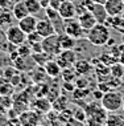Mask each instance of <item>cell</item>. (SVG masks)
<instances>
[{
  "mask_svg": "<svg viewBox=\"0 0 124 126\" xmlns=\"http://www.w3.org/2000/svg\"><path fill=\"white\" fill-rule=\"evenodd\" d=\"M111 37L110 33V28L106 24L102 23H96L91 29L87 31L86 33V39L89 40V43H91L95 47H103L106 45L108 39Z\"/></svg>",
  "mask_w": 124,
  "mask_h": 126,
  "instance_id": "obj_1",
  "label": "cell"
},
{
  "mask_svg": "<svg viewBox=\"0 0 124 126\" xmlns=\"http://www.w3.org/2000/svg\"><path fill=\"white\" fill-rule=\"evenodd\" d=\"M123 102L124 98L122 93H119L116 89H111L103 94L102 100H100V105L107 111H118L123 108Z\"/></svg>",
  "mask_w": 124,
  "mask_h": 126,
  "instance_id": "obj_2",
  "label": "cell"
},
{
  "mask_svg": "<svg viewBox=\"0 0 124 126\" xmlns=\"http://www.w3.org/2000/svg\"><path fill=\"white\" fill-rule=\"evenodd\" d=\"M41 44H42L44 52H46L48 54H50V56H53V57L58 56L62 50L61 44H59V35L58 33H53V35H50V36L44 37Z\"/></svg>",
  "mask_w": 124,
  "mask_h": 126,
  "instance_id": "obj_3",
  "label": "cell"
},
{
  "mask_svg": "<svg viewBox=\"0 0 124 126\" xmlns=\"http://www.w3.org/2000/svg\"><path fill=\"white\" fill-rule=\"evenodd\" d=\"M63 28H65V33L73 36L74 39H81V37L86 36V31L81 27L78 19L77 17H70V19H63Z\"/></svg>",
  "mask_w": 124,
  "mask_h": 126,
  "instance_id": "obj_4",
  "label": "cell"
},
{
  "mask_svg": "<svg viewBox=\"0 0 124 126\" xmlns=\"http://www.w3.org/2000/svg\"><path fill=\"white\" fill-rule=\"evenodd\" d=\"M5 37L8 43H12L17 47L26 41V33L19 25H9L5 31Z\"/></svg>",
  "mask_w": 124,
  "mask_h": 126,
  "instance_id": "obj_5",
  "label": "cell"
},
{
  "mask_svg": "<svg viewBox=\"0 0 124 126\" xmlns=\"http://www.w3.org/2000/svg\"><path fill=\"white\" fill-rule=\"evenodd\" d=\"M56 61L58 63V65L62 68H69L73 66L74 63L77 61V53L74 49H62L61 53L58 56H56Z\"/></svg>",
  "mask_w": 124,
  "mask_h": 126,
  "instance_id": "obj_6",
  "label": "cell"
},
{
  "mask_svg": "<svg viewBox=\"0 0 124 126\" xmlns=\"http://www.w3.org/2000/svg\"><path fill=\"white\" fill-rule=\"evenodd\" d=\"M89 11H91V13L94 15V17L96 19V21H98V23L106 24L107 19H108V13H107L104 3H95V1H94L92 4L89 7Z\"/></svg>",
  "mask_w": 124,
  "mask_h": 126,
  "instance_id": "obj_7",
  "label": "cell"
},
{
  "mask_svg": "<svg viewBox=\"0 0 124 126\" xmlns=\"http://www.w3.org/2000/svg\"><path fill=\"white\" fill-rule=\"evenodd\" d=\"M58 12H59V15H61L62 19L75 17L77 11H75L74 1H70V0H62V3L58 7Z\"/></svg>",
  "mask_w": 124,
  "mask_h": 126,
  "instance_id": "obj_8",
  "label": "cell"
},
{
  "mask_svg": "<svg viewBox=\"0 0 124 126\" xmlns=\"http://www.w3.org/2000/svg\"><path fill=\"white\" fill-rule=\"evenodd\" d=\"M20 125H37L40 122L38 111L36 110H24L19 114Z\"/></svg>",
  "mask_w": 124,
  "mask_h": 126,
  "instance_id": "obj_9",
  "label": "cell"
},
{
  "mask_svg": "<svg viewBox=\"0 0 124 126\" xmlns=\"http://www.w3.org/2000/svg\"><path fill=\"white\" fill-rule=\"evenodd\" d=\"M37 21H38V19L34 15H26L25 17H23V19H20L19 20V27L21 28L24 32L28 35V33H31L33 32V31H36V25H37Z\"/></svg>",
  "mask_w": 124,
  "mask_h": 126,
  "instance_id": "obj_10",
  "label": "cell"
},
{
  "mask_svg": "<svg viewBox=\"0 0 124 126\" xmlns=\"http://www.w3.org/2000/svg\"><path fill=\"white\" fill-rule=\"evenodd\" d=\"M36 31H37L42 37H46V36H50V35H53V33H56L54 25H53V23L50 21L48 17L38 20L37 25H36Z\"/></svg>",
  "mask_w": 124,
  "mask_h": 126,
  "instance_id": "obj_11",
  "label": "cell"
},
{
  "mask_svg": "<svg viewBox=\"0 0 124 126\" xmlns=\"http://www.w3.org/2000/svg\"><path fill=\"white\" fill-rule=\"evenodd\" d=\"M104 7L108 16L122 15V12L124 11V0H106Z\"/></svg>",
  "mask_w": 124,
  "mask_h": 126,
  "instance_id": "obj_12",
  "label": "cell"
},
{
  "mask_svg": "<svg viewBox=\"0 0 124 126\" xmlns=\"http://www.w3.org/2000/svg\"><path fill=\"white\" fill-rule=\"evenodd\" d=\"M77 19H78L79 24H81V27L86 31V32L89 29H91L92 27L98 23V21H96V19L94 17V15L91 13V11H86V12L81 13V15L77 16Z\"/></svg>",
  "mask_w": 124,
  "mask_h": 126,
  "instance_id": "obj_13",
  "label": "cell"
},
{
  "mask_svg": "<svg viewBox=\"0 0 124 126\" xmlns=\"http://www.w3.org/2000/svg\"><path fill=\"white\" fill-rule=\"evenodd\" d=\"M44 69H45L46 76H49L52 78L59 77L61 76V72H62V68L58 65V63L56 61V59H50L48 63L44 65Z\"/></svg>",
  "mask_w": 124,
  "mask_h": 126,
  "instance_id": "obj_14",
  "label": "cell"
},
{
  "mask_svg": "<svg viewBox=\"0 0 124 126\" xmlns=\"http://www.w3.org/2000/svg\"><path fill=\"white\" fill-rule=\"evenodd\" d=\"M33 108L38 113H48L52 110V101L45 97H38L33 101Z\"/></svg>",
  "mask_w": 124,
  "mask_h": 126,
  "instance_id": "obj_15",
  "label": "cell"
},
{
  "mask_svg": "<svg viewBox=\"0 0 124 126\" xmlns=\"http://www.w3.org/2000/svg\"><path fill=\"white\" fill-rule=\"evenodd\" d=\"M74 69L78 73V76H87L92 70V64L89 63L87 60H77L74 63Z\"/></svg>",
  "mask_w": 124,
  "mask_h": 126,
  "instance_id": "obj_16",
  "label": "cell"
},
{
  "mask_svg": "<svg viewBox=\"0 0 124 126\" xmlns=\"http://www.w3.org/2000/svg\"><path fill=\"white\" fill-rule=\"evenodd\" d=\"M106 125L107 126H123L124 125V115L119 114L118 111H108Z\"/></svg>",
  "mask_w": 124,
  "mask_h": 126,
  "instance_id": "obj_17",
  "label": "cell"
},
{
  "mask_svg": "<svg viewBox=\"0 0 124 126\" xmlns=\"http://www.w3.org/2000/svg\"><path fill=\"white\" fill-rule=\"evenodd\" d=\"M59 44L62 49H74L77 45V39L63 32L59 35Z\"/></svg>",
  "mask_w": 124,
  "mask_h": 126,
  "instance_id": "obj_18",
  "label": "cell"
},
{
  "mask_svg": "<svg viewBox=\"0 0 124 126\" xmlns=\"http://www.w3.org/2000/svg\"><path fill=\"white\" fill-rule=\"evenodd\" d=\"M68 104H69V100L66 98V96L59 94L56 100L52 101V109H53V110H56L57 113H59V111L65 110V109L68 108Z\"/></svg>",
  "mask_w": 124,
  "mask_h": 126,
  "instance_id": "obj_19",
  "label": "cell"
},
{
  "mask_svg": "<svg viewBox=\"0 0 124 126\" xmlns=\"http://www.w3.org/2000/svg\"><path fill=\"white\" fill-rule=\"evenodd\" d=\"M12 13H13V16H15V19H17V20L25 17L26 15H29V12H28V9H26L24 1L16 3V4L13 5V8H12Z\"/></svg>",
  "mask_w": 124,
  "mask_h": 126,
  "instance_id": "obj_20",
  "label": "cell"
},
{
  "mask_svg": "<svg viewBox=\"0 0 124 126\" xmlns=\"http://www.w3.org/2000/svg\"><path fill=\"white\" fill-rule=\"evenodd\" d=\"M24 3H25V7L31 15H37L42 9L40 0H24Z\"/></svg>",
  "mask_w": 124,
  "mask_h": 126,
  "instance_id": "obj_21",
  "label": "cell"
},
{
  "mask_svg": "<svg viewBox=\"0 0 124 126\" xmlns=\"http://www.w3.org/2000/svg\"><path fill=\"white\" fill-rule=\"evenodd\" d=\"M32 57H33V60H34L36 65L44 66L53 56H50V54H48L46 52H44V50H42V52H40V53H32Z\"/></svg>",
  "mask_w": 124,
  "mask_h": 126,
  "instance_id": "obj_22",
  "label": "cell"
},
{
  "mask_svg": "<svg viewBox=\"0 0 124 126\" xmlns=\"http://www.w3.org/2000/svg\"><path fill=\"white\" fill-rule=\"evenodd\" d=\"M61 77L63 81H71L74 82L75 78L78 77V73L75 72L74 66H69V68H63L62 72H61Z\"/></svg>",
  "mask_w": 124,
  "mask_h": 126,
  "instance_id": "obj_23",
  "label": "cell"
},
{
  "mask_svg": "<svg viewBox=\"0 0 124 126\" xmlns=\"http://www.w3.org/2000/svg\"><path fill=\"white\" fill-rule=\"evenodd\" d=\"M110 70H111L112 77L122 78L124 76V64H122L120 61H116V63H113L112 65L110 66Z\"/></svg>",
  "mask_w": 124,
  "mask_h": 126,
  "instance_id": "obj_24",
  "label": "cell"
},
{
  "mask_svg": "<svg viewBox=\"0 0 124 126\" xmlns=\"http://www.w3.org/2000/svg\"><path fill=\"white\" fill-rule=\"evenodd\" d=\"M17 52H19V56H23V57H28V56H32V47L31 44L28 43H23L17 47Z\"/></svg>",
  "mask_w": 124,
  "mask_h": 126,
  "instance_id": "obj_25",
  "label": "cell"
},
{
  "mask_svg": "<svg viewBox=\"0 0 124 126\" xmlns=\"http://www.w3.org/2000/svg\"><path fill=\"white\" fill-rule=\"evenodd\" d=\"M13 93V86L8 80L0 82V94H4V96H11Z\"/></svg>",
  "mask_w": 124,
  "mask_h": 126,
  "instance_id": "obj_26",
  "label": "cell"
},
{
  "mask_svg": "<svg viewBox=\"0 0 124 126\" xmlns=\"http://www.w3.org/2000/svg\"><path fill=\"white\" fill-rule=\"evenodd\" d=\"M42 39H44V37L40 35L37 31H33V32H31V33L26 35V43L31 44V45H33V44H36V43H41Z\"/></svg>",
  "mask_w": 124,
  "mask_h": 126,
  "instance_id": "obj_27",
  "label": "cell"
},
{
  "mask_svg": "<svg viewBox=\"0 0 124 126\" xmlns=\"http://www.w3.org/2000/svg\"><path fill=\"white\" fill-rule=\"evenodd\" d=\"M12 16L13 13H8V12H3L1 15H0V27L3 25H12Z\"/></svg>",
  "mask_w": 124,
  "mask_h": 126,
  "instance_id": "obj_28",
  "label": "cell"
},
{
  "mask_svg": "<svg viewBox=\"0 0 124 126\" xmlns=\"http://www.w3.org/2000/svg\"><path fill=\"white\" fill-rule=\"evenodd\" d=\"M99 60L102 61L103 64H106V65H110L111 66L113 63H116L118 61V59H115V56H112V53H103L102 56L99 57Z\"/></svg>",
  "mask_w": 124,
  "mask_h": 126,
  "instance_id": "obj_29",
  "label": "cell"
},
{
  "mask_svg": "<svg viewBox=\"0 0 124 126\" xmlns=\"http://www.w3.org/2000/svg\"><path fill=\"white\" fill-rule=\"evenodd\" d=\"M87 94H89V90H86V88L85 89H82V88H75V89L73 90V97L74 98H85Z\"/></svg>",
  "mask_w": 124,
  "mask_h": 126,
  "instance_id": "obj_30",
  "label": "cell"
},
{
  "mask_svg": "<svg viewBox=\"0 0 124 126\" xmlns=\"http://www.w3.org/2000/svg\"><path fill=\"white\" fill-rule=\"evenodd\" d=\"M74 84H75V88H82V89H85V88L89 86V80H86L83 76H81V77L75 78Z\"/></svg>",
  "mask_w": 124,
  "mask_h": 126,
  "instance_id": "obj_31",
  "label": "cell"
},
{
  "mask_svg": "<svg viewBox=\"0 0 124 126\" xmlns=\"http://www.w3.org/2000/svg\"><path fill=\"white\" fill-rule=\"evenodd\" d=\"M16 73H19V70L16 69V68H7V69L4 70V77H5V80L9 81Z\"/></svg>",
  "mask_w": 124,
  "mask_h": 126,
  "instance_id": "obj_32",
  "label": "cell"
},
{
  "mask_svg": "<svg viewBox=\"0 0 124 126\" xmlns=\"http://www.w3.org/2000/svg\"><path fill=\"white\" fill-rule=\"evenodd\" d=\"M98 89H100L103 93H106V92L111 90V86L108 85V82H107V81H100V82L98 84Z\"/></svg>",
  "mask_w": 124,
  "mask_h": 126,
  "instance_id": "obj_33",
  "label": "cell"
},
{
  "mask_svg": "<svg viewBox=\"0 0 124 126\" xmlns=\"http://www.w3.org/2000/svg\"><path fill=\"white\" fill-rule=\"evenodd\" d=\"M32 47V53H40V52H42V44L41 43H36V44H33Z\"/></svg>",
  "mask_w": 124,
  "mask_h": 126,
  "instance_id": "obj_34",
  "label": "cell"
},
{
  "mask_svg": "<svg viewBox=\"0 0 124 126\" xmlns=\"http://www.w3.org/2000/svg\"><path fill=\"white\" fill-rule=\"evenodd\" d=\"M61 3H62V0H49V7H52L54 9H58Z\"/></svg>",
  "mask_w": 124,
  "mask_h": 126,
  "instance_id": "obj_35",
  "label": "cell"
},
{
  "mask_svg": "<svg viewBox=\"0 0 124 126\" xmlns=\"http://www.w3.org/2000/svg\"><path fill=\"white\" fill-rule=\"evenodd\" d=\"M103 94H104V93H103V92L100 90V89H96V90H94V92H92V96H94V98H95V100H99V101L102 100Z\"/></svg>",
  "mask_w": 124,
  "mask_h": 126,
  "instance_id": "obj_36",
  "label": "cell"
},
{
  "mask_svg": "<svg viewBox=\"0 0 124 126\" xmlns=\"http://www.w3.org/2000/svg\"><path fill=\"white\" fill-rule=\"evenodd\" d=\"M7 111H8V109H7V108L4 106V104H3L1 98H0V115L4 114V113H7Z\"/></svg>",
  "mask_w": 124,
  "mask_h": 126,
  "instance_id": "obj_37",
  "label": "cell"
},
{
  "mask_svg": "<svg viewBox=\"0 0 124 126\" xmlns=\"http://www.w3.org/2000/svg\"><path fill=\"white\" fill-rule=\"evenodd\" d=\"M40 3H41L42 9H45V8H48V7H49V0H40Z\"/></svg>",
  "mask_w": 124,
  "mask_h": 126,
  "instance_id": "obj_38",
  "label": "cell"
},
{
  "mask_svg": "<svg viewBox=\"0 0 124 126\" xmlns=\"http://www.w3.org/2000/svg\"><path fill=\"white\" fill-rule=\"evenodd\" d=\"M92 1H95V3H104L106 0H92Z\"/></svg>",
  "mask_w": 124,
  "mask_h": 126,
  "instance_id": "obj_39",
  "label": "cell"
},
{
  "mask_svg": "<svg viewBox=\"0 0 124 126\" xmlns=\"http://www.w3.org/2000/svg\"><path fill=\"white\" fill-rule=\"evenodd\" d=\"M122 17H123V19H124V11H123V12H122Z\"/></svg>",
  "mask_w": 124,
  "mask_h": 126,
  "instance_id": "obj_40",
  "label": "cell"
},
{
  "mask_svg": "<svg viewBox=\"0 0 124 126\" xmlns=\"http://www.w3.org/2000/svg\"><path fill=\"white\" fill-rule=\"evenodd\" d=\"M122 109H123V113H124V102H123V108Z\"/></svg>",
  "mask_w": 124,
  "mask_h": 126,
  "instance_id": "obj_41",
  "label": "cell"
},
{
  "mask_svg": "<svg viewBox=\"0 0 124 126\" xmlns=\"http://www.w3.org/2000/svg\"><path fill=\"white\" fill-rule=\"evenodd\" d=\"M123 39H124V32H123Z\"/></svg>",
  "mask_w": 124,
  "mask_h": 126,
  "instance_id": "obj_42",
  "label": "cell"
},
{
  "mask_svg": "<svg viewBox=\"0 0 124 126\" xmlns=\"http://www.w3.org/2000/svg\"><path fill=\"white\" fill-rule=\"evenodd\" d=\"M70 1H75V0H70Z\"/></svg>",
  "mask_w": 124,
  "mask_h": 126,
  "instance_id": "obj_43",
  "label": "cell"
}]
</instances>
